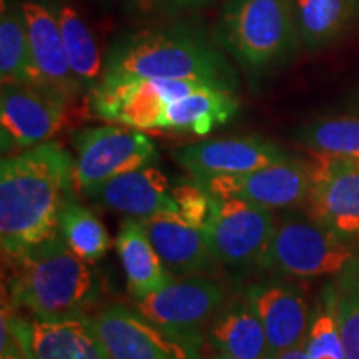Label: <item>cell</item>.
<instances>
[{"label":"cell","instance_id":"23","mask_svg":"<svg viewBox=\"0 0 359 359\" xmlns=\"http://www.w3.org/2000/svg\"><path fill=\"white\" fill-rule=\"evenodd\" d=\"M53 8H55L58 25H60L62 40H64L70 69L82 85L85 93H92L100 85L103 67H105V60H102L97 40L74 6L62 2Z\"/></svg>","mask_w":359,"mask_h":359},{"label":"cell","instance_id":"33","mask_svg":"<svg viewBox=\"0 0 359 359\" xmlns=\"http://www.w3.org/2000/svg\"><path fill=\"white\" fill-rule=\"evenodd\" d=\"M0 359H27L25 354L22 353L19 344L15 343V339H11L7 343L6 348L0 349Z\"/></svg>","mask_w":359,"mask_h":359},{"label":"cell","instance_id":"7","mask_svg":"<svg viewBox=\"0 0 359 359\" xmlns=\"http://www.w3.org/2000/svg\"><path fill=\"white\" fill-rule=\"evenodd\" d=\"M223 299L224 291L218 283L195 275L168 283L145 298L135 299V304L161 331L200 349L203 330L218 314Z\"/></svg>","mask_w":359,"mask_h":359},{"label":"cell","instance_id":"12","mask_svg":"<svg viewBox=\"0 0 359 359\" xmlns=\"http://www.w3.org/2000/svg\"><path fill=\"white\" fill-rule=\"evenodd\" d=\"M8 331L25 356L34 359H110L87 314L40 320L8 316Z\"/></svg>","mask_w":359,"mask_h":359},{"label":"cell","instance_id":"31","mask_svg":"<svg viewBox=\"0 0 359 359\" xmlns=\"http://www.w3.org/2000/svg\"><path fill=\"white\" fill-rule=\"evenodd\" d=\"M142 2L154 4V6H165V7L193 8V7L205 6V4H208L210 0H142Z\"/></svg>","mask_w":359,"mask_h":359},{"label":"cell","instance_id":"21","mask_svg":"<svg viewBox=\"0 0 359 359\" xmlns=\"http://www.w3.org/2000/svg\"><path fill=\"white\" fill-rule=\"evenodd\" d=\"M115 246L133 299L145 298L173 281V276L163 266L158 253L148 240L140 219L128 218L120 224Z\"/></svg>","mask_w":359,"mask_h":359},{"label":"cell","instance_id":"30","mask_svg":"<svg viewBox=\"0 0 359 359\" xmlns=\"http://www.w3.org/2000/svg\"><path fill=\"white\" fill-rule=\"evenodd\" d=\"M341 343L346 359H359V294H344L334 304Z\"/></svg>","mask_w":359,"mask_h":359},{"label":"cell","instance_id":"28","mask_svg":"<svg viewBox=\"0 0 359 359\" xmlns=\"http://www.w3.org/2000/svg\"><path fill=\"white\" fill-rule=\"evenodd\" d=\"M304 344L308 359H346L336 321L334 304H327L326 311L318 314L309 327Z\"/></svg>","mask_w":359,"mask_h":359},{"label":"cell","instance_id":"22","mask_svg":"<svg viewBox=\"0 0 359 359\" xmlns=\"http://www.w3.org/2000/svg\"><path fill=\"white\" fill-rule=\"evenodd\" d=\"M240 100L233 90L203 87L190 95L168 103L160 120V128L188 132L198 137L230 122L238 114Z\"/></svg>","mask_w":359,"mask_h":359},{"label":"cell","instance_id":"35","mask_svg":"<svg viewBox=\"0 0 359 359\" xmlns=\"http://www.w3.org/2000/svg\"><path fill=\"white\" fill-rule=\"evenodd\" d=\"M25 358H27V359H34V358H30V356H25Z\"/></svg>","mask_w":359,"mask_h":359},{"label":"cell","instance_id":"13","mask_svg":"<svg viewBox=\"0 0 359 359\" xmlns=\"http://www.w3.org/2000/svg\"><path fill=\"white\" fill-rule=\"evenodd\" d=\"M92 323L110 359H201L198 348L161 331L138 309L111 304Z\"/></svg>","mask_w":359,"mask_h":359},{"label":"cell","instance_id":"32","mask_svg":"<svg viewBox=\"0 0 359 359\" xmlns=\"http://www.w3.org/2000/svg\"><path fill=\"white\" fill-rule=\"evenodd\" d=\"M304 343H306V341H304ZM304 343L298 344V346H294V348L286 349V351L276 354V356H273L271 359H308L306 344Z\"/></svg>","mask_w":359,"mask_h":359},{"label":"cell","instance_id":"29","mask_svg":"<svg viewBox=\"0 0 359 359\" xmlns=\"http://www.w3.org/2000/svg\"><path fill=\"white\" fill-rule=\"evenodd\" d=\"M172 196L182 219L203 231L212 217V193L195 180L191 183H180L172 188Z\"/></svg>","mask_w":359,"mask_h":359},{"label":"cell","instance_id":"34","mask_svg":"<svg viewBox=\"0 0 359 359\" xmlns=\"http://www.w3.org/2000/svg\"><path fill=\"white\" fill-rule=\"evenodd\" d=\"M210 359H241V358H233V356H228V354L218 353V354H215V356H212Z\"/></svg>","mask_w":359,"mask_h":359},{"label":"cell","instance_id":"6","mask_svg":"<svg viewBox=\"0 0 359 359\" xmlns=\"http://www.w3.org/2000/svg\"><path fill=\"white\" fill-rule=\"evenodd\" d=\"M75 190H90L133 170L150 167L158 160L155 143L142 130L123 127H90L74 135Z\"/></svg>","mask_w":359,"mask_h":359},{"label":"cell","instance_id":"9","mask_svg":"<svg viewBox=\"0 0 359 359\" xmlns=\"http://www.w3.org/2000/svg\"><path fill=\"white\" fill-rule=\"evenodd\" d=\"M69 103L64 95L40 85L2 83V150H27L50 140L64 127Z\"/></svg>","mask_w":359,"mask_h":359},{"label":"cell","instance_id":"27","mask_svg":"<svg viewBox=\"0 0 359 359\" xmlns=\"http://www.w3.org/2000/svg\"><path fill=\"white\" fill-rule=\"evenodd\" d=\"M298 138L314 151L359 160V118L323 120L303 128Z\"/></svg>","mask_w":359,"mask_h":359},{"label":"cell","instance_id":"5","mask_svg":"<svg viewBox=\"0 0 359 359\" xmlns=\"http://www.w3.org/2000/svg\"><path fill=\"white\" fill-rule=\"evenodd\" d=\"M351 258V250L341 236L318 219L286 217L275 223L271 241L258 264L283 275L313 278L339 273Z\"/></svg>","mask_w":359,"mask_h":359},{"label":"cell","instance_id":"20","mask_svg":"<svg viewBox=\"0 0 359 359\" xmlns=\"http://www.w3.org/2000/svg\"><path fill=\"white\" fill-rule=\"evenodd\" d=\"M217 353L241 359H271L266 333L250 299L230 303L219 311L206 331Z\"/></svg>","mask_w":359,"mask_h":359},{"label":"cell","instance_id":"24","mask_svg":"<svg viewBox=\"0 0 359 359\" xmlns=\"http://www.w3.org/2000/svg\"><path fill=\"white\" fill-rule=\"evenodd\" d=\"M0 79L2 83H34L42 87L32 60L22 6L4 8L0 19Z\"/></svg>","mask_w":359,"mask_h":359},{"label":"cell","instance_id":"1","mask_svg":"<svg viewBox=\"0 0 359 359\" xmlns=\"http://www.w3.org/2000/svg\"><path fill=\"white\" fill-rule=\"evenodd\" d=\"M74 156L55 142L11 155L0 165V240L15 259L58 235L60 213L74 198Z\"/></svg>","mask_w":359,"mask_h":359},{"label":"cell","instance_id":"8","mask_svg":"<svg viewBox=\"0 0 359 359\" xmlns=\"http://www.w3.org/2000/svg\"><path fill=\"white\" fill-rule=\"evenodd\" d=\"M275 223L269 208L243 198L212 195V217L203 233L218 263L248 266L262 262Z\"/></svg>","mask_w":359,"mask_h":359},{"label":"cell","instance_id":"26","mask_svg":"<svg viewBox=\"0 0 359 359\" xmlns=\"http://www.w3.org/2000/svg\"><path fill=\"white\" fill-rule=\"evenodd\" d=\"M299 34L316 48L338 37L354 15V0H294Z\"/></svg>","mask_w":359,"mask_h":359},{"label":"cell","instance_id":"19","mask_svg":"<svg viewBox=\"0 0 359 359\" xmlns=\"http://www.w3.org/2000/svg\"><path fill=\"white\" fill-rule=\"evenodd\" d=\"M246 298L264 327L271 358L306 341L308 306L299 291L286 285H257Z\"/></svg>","mask_w":359,"mask_h":359},{"label":"cell","instance_id":"25","mask_svg":"<svg viewBox=\"0 0 359 359\" xmlns=\"http://www.w3.org/2000/svg\"><path fill=\"white\" fill-rule=\"evenodd\" d=\"M58 233L67 246L85 263H95L110 250L111 240L97 215L70 198L60 213Z\"/></svg>","mask_w":359,"mask_h":359},{"label":"cell","instance_id":"16","mask_svg":"<svg viewBox=\"0 0 359 359\" xmlns=\"http://www.w3.org/2000/svg\"><path fill=\"white\" fill-rule=\"evenodd\" d=\"M22 11L27 20L30 52L40 83L64 95L67 100H75L85 93V90L70 69L55 8L43 2L27 0L22 4Z\"/></svg>","mask_w":359,"mask_h":359},{"label":"cell","instance_id":"17","mask_svg":"<svg viewBox=\"0 0 359 359\" xmlns=\"http://www.w3.org/2000/svg\"><path fill=\"white\" fill-rule=\"evenodd\" d=\"M87 195L105 208L137 219L161 213L178 215L168 180L154 165L111 178Z\"/></svg>","mask_w":359,"mask_h":359},{"label":"cell","instance_id":"14","mask_svg":"<svg viewBox=\"0 0 359 359\" xmlns=\"http://www.w3.org/2000/svg\"><path fill=\"white\" fill-rule=\"evenodd\" d=\"M215 196L243 198L264 208H290L308 200L309 165L281 160L243 175L217 177L198 182Z\"/></svg>","mask_w":359,"mask_h":359},{"label":"cell","instance_id":"2","mask_svg":"<svg viewBox=\"0 0 359 359\" xmlns=\"http://www.w3.org/2000/svg\"><path fill=\"white\" fill-rule=\"evenodd\" d=\"M137 80H195L223 90L236 87L226 58L201 35L185 29L143 30L111 45L100 83Z\"/></svg>","mask_w":359,"mask_h":359},{"label":"cell","instance_id":"3","mask_svg":"<svg viewBox=\"0 0 359 359\" xmlns=\"http://www.w3.org/2000/svg\"><path fill=\"white\" fill-rule=\"evenodd\" d=\"M11 263L8 303L13 309H27L34 318L82 314L98 296V281L88 263L67 246L60 233Z\"/></svg>","mask_w":359,"mask_h":359},{"label":"cell","instance_id":"11","mask_svg":"<svg viewBox=\"0 0 359 359\" xmlns=\"http://www.w3.org/2000/svg\"><path fill=\"white\" fill-rule=\"evenodd\" d=\"M210 85L195 80H137V82L103 85L90 93L97 116L122 123L135 130L160 128V120L168 103L190 95Z\"/></svg>","mask_w":359,"mask_h":359},{"label":"cell","instance_id":"10","mask_svg":"<svg viewBox=\"0 0 359 359\" xmlns=\"http://www.w3.org/2000/svg\"><path fill=\"white\" fill-rule=\"evenodd\" d=\"M308 208L341 238L359 233V160L311 150Z\"/></svg>","mask_w":359,"mask_h":359},{"label":"cell","instance_id":"15","mask_svg":"<svg viewBox=\"0 0 359 359\" xmlns=\"http://www.w3.org/2000/svg\"><path fill=\"white\" fill-rule=\"evenodd\" d=\"M173 158L196 182L243 175L290 158L281 147L262 137L206 140L175 150Z\"/></svg>","mask_w":359,"mask_h":359},{"label":"cell","instance_id":"4","mask_svg":"<svg viewBox=\"0 0 359 359\" xmlns=\"http://www.w3.org/2000/svg\"><path fill=\"white\" fill-rule=\"evenodd\" d=\"M217 32L224 50L255 72L280 64L298 43L288 0H230Z\"/></svg>","mask_w":359,"mask_h":359},{"label":"cell","instance_id":"18","mask_svg":"<svg viewBox=\"0 0 359 359\" xmlns=\"http://www.w3.org/2000/svg\"><path fill=\"white\" fill-rule=\"evenodd\" d=\"M148 240L172 276H195L213 269L212 255L205 233L188 224L177 213H161L140 219Z\"/></svg>","mask_w":359,"mask_h":359}]
</instances>
